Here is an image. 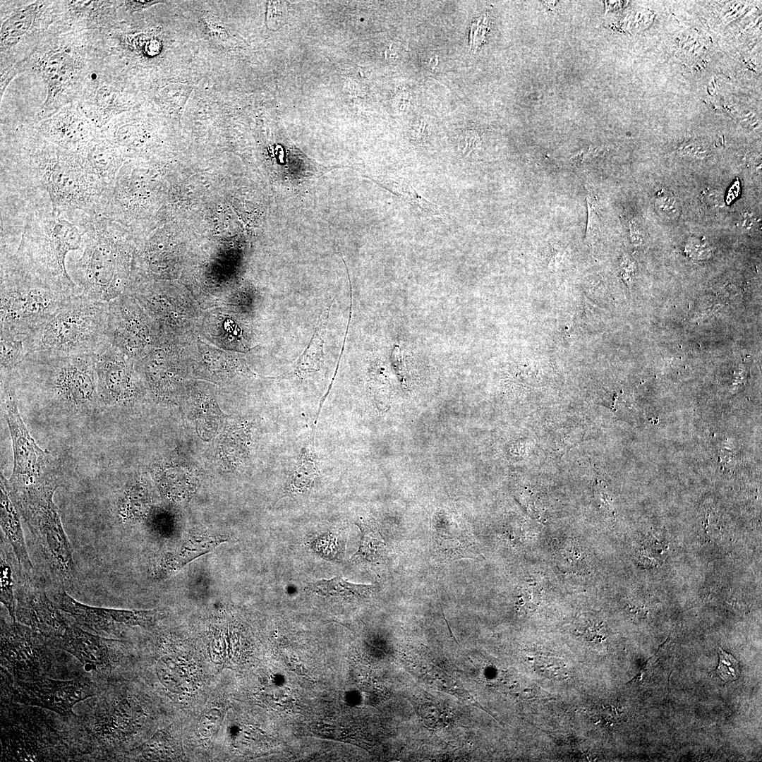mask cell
Wrapping results in <instances>:
<instances>
[{
    "label": "cell",
    "mask_w": 762,
    "mask_h": 762,
    "mask_svg": "<svg viewBox=\"0 0 762 762\" xmlns=\"http://www.w3.org/2000/svg\"><path fill=\"white\" fill-rule=\"evenodd\" d=\"M1 373H13L28 355L24 339L0 333Z\"/></svg>",
    "instance_id": "obj_30"
},
{
    "label": "cell",
    "mask_w": 762,
    "mask_h": 762,
    "mask_svg": "<svg viewBox=\"0 0 762 762\" xmlns=\"http://www.w3.org/2000/svg\"><path fill=\"white\" fill-rule=\"evenodd\" d=\"M356 525L361 531L358 550L351 557L354 563L374 562L384 554L385 544L377 528L368 522L360 521Z\"/></svg>",
    "instance_id": "obj_29"
},
{
    "label": "cell",
    "mask_w": 762,
    "mask_h": 762,
    "mask_svg": "<svg viewBox=\"0 0 762 762\" xmlns=\"http://www.w3.org/2000/svg\"><path fill=\"white\" fill-rule=\"evenodd\" d=\"M146 319L135 303L122 294L109 302L111 344L128 356L139 355L149 341Z\"/></svg>",
    "instance_id": "obj_16"
},
{
    "label": "cell",
    "mask_w": 762,
    "mask_h": 762,
    "mask_svg": "<svg viewBox=\"0 0 762 762\" xmlns=\"http://www.w3.org/2000/svg\"><path fill=\"white\" fill-rule=\"evenodd\" d=\"M308 588L321 596L362 598L367 597L374 589L373 585L356 584L340 576L321 579L309 584Z\"/></svg>",
    "instance_id": "obj_28"
},
{
    "label": "cell",
    "mask_w": 762,
    "mask_h": 762,
    "mask_svg": "<svg viewBox=\"0 0 762 762\" xmlns=\"http://www.w3.org/2000/svg\"><path fill=\"white\" fill-rule=\"evenodd\" d=\"M16 622L25 624L53 641L68 624L60 610L32 577L19 575L16 591Z\"/></svg>",
    "instance_id": "obj_14"
},
{
    "label": "cell",
    "mask_w": 762,
    "mask_h": 762,
    "mask_svg": "<svg viewBox=\"0 0 762 762\" xmlns=\"http://www.w3.org/2000/svg\"><path fill=\"white\" fill-rule=\"evenodd\" d=\"M756 224V219L752 213L749 212L742 213L738 222V226L742 230L751 231L754 229Z\"/></svg>",
    "instance_id": "obj_42"
},
{
    "label": "cell",
    "mask_w": 762,
    "mask_h": 762,
    "mask_svg": "<svg viewBox=\"0 0 762 762\" xmlns=\"http://www.w3.org/2000/svg\"><path fill=\"white\" fill-rule=\"evenodd\" d=\"M96 128L82 113L71 109L41 122L36 126V131L55 145L76 152L99 133Z\"/></svg>",
    "instance_id": "obj_18"
},
{
    "label": "cell",
    "mask_w": 762,
    "mask_h": 762,
    "mask_svg": "<svg viewBox=\"0 0 762 762\" xmlns=\"http://www.w3.org/2000/svg\"><path fill=\"white\" fill-rule=\"evenodd\" d=\"M654 206L658 214L663 218L674 219L680 214V205L677 198L664 189L656 193Z\"/></svg>",
    "instance_id": "obj_33"
},
{
    "label": "cell",
    "mask_w": 762,
    "mask_h": 762,
    "mask_svg": "<svg viewBox=\"0 0 762 762\" xmlns=\"http://www.w3.org/2000/svg\"><path fill=\"white\" fill-rule=\"evenodd\" d=\"M719 660L716 673L724 682L737 679L739 675V665L734 657L721 648L718 650Z\"/></svg>",
    "instance_id": "obj_34"
},
{
    "label": "cell",
    "mask_w": 762,
    "mask_h": 762,
    "mask_svg": "<svg viewBox=\"0 0 762 762\" xmlns=\"http://www.w3.org/2000/svg\"><path fill=\"white\" fill-rule=\"evenodd\" d=\"M96 355L33 352L16 371L26 387L40 397L71 409L84 410L99 402Z\"/></svg>",
    "instance_id": "obj_5"
},
{
    "label": "cell",
    "mask_w": 762,
    "mask_h": 762,
    "mask_svg": "<svg viewBox=\"0 0 762 762\" xmlns=\"http://www.w3.org/2000/svg\"><path fill=\"white\" fill-rule=\"evenodd\" d=\"M318 475L313 439L301 449L300 457L287 481L286 495H302L313 486Z\"/></svg>",
    "instance_id": "obj_26"
},
{
    "label": "cell",
    "mask_w": 762,
    "mask_h": 762,
    "mask_svg": "<svg viewBox=\"0 0 762 762\" xmlns=\"http://www.w3.org/2000/svg\"><path fill=\"white\" fill-rule=\"evenodd\" d=\"M75 65L74 58L66 52H56L45 61L42 72L48 89L47 109L72 81L76 73Z\"/></svg>",
    "instance_id": "obj_22"
},
{
    "label": "cell",
    "mask_w": 762,
    "mask_h": 762,
    "mask_svg": "<svg viewBox=\"0 0 762 762\" xmlns=\"http://www.w3.org/2000/svg\"><path fill=\"white\" fill-rule=\"evenodd\" d=\"M94 703L80 721L83 732L93 747L110 751L141 725L140 707L111 689Z\"/></svg>",
    "instance_id": "obj_11"
},
{
    "label": "cell",
    "mask_w": 762,
    "mask_h": 762,
    "mask_svg": "<svg viewBox=\"0 0 762 762\" xmlns=\"http://www.w3.org/2000/svg\"><path fill=\"white\" fill-rule=\"evenodd\" d=\"M59 609L76 623L98 635L111 638L121 627L150 628L164 616L162 610H122L92 607L80 603L61 587L54 595Z\"/></svg>",
    "instance_id": "obj_12"
},
{
    "label": "cell",
    "mask_w": 762,
    "mask_h": 762,
    "mask_svg": "<svg viewBox=\"0 0 762 762\" xmlns=\"http://www.w3.org/2000/svg\"><path fill=\"white\" fill-rule=\"evenodd\" d=\"M18 564L13 551L1 533L0 587L1 603L5 606L13 622H16L15 565Z\"/></svg>",
    "instance_id": "obj_25"
},
{
    "label": "cell",
    "mask_w": 762,
    "mask_h": 762,
    "mask_svg": "<svg viewBox=\"0 0 762 762\" xmlns=\"http://www.w3.org/2000/svg\"><path fill=\"white\" fill-rule=\"evenodd\" d=\"M89 215L33 210L13 217L24 222L18 243L1 250L11 253L21 265L61 291L70 295L81 294L68 274L66 258L71 250L81 248L83 224Z\"/></svg>",
    "instance_id": "obj_2"
},
{
    "label": "cell",
    "mask_w": 762,
    "mask_h": 762,
    "mask_svg": "<svg viewBox=\"0 0 762 762\" xmlns=\"http://www.w3.org/2000/svg\"><path fill=\"white\" fill-rule=\"evenodd\" d=\"M7 708L1 716L2 761L60 760V734L37 710Z\"/></svg>",
    "instance_id": "obj_8"
},
{
    "label": "cell",
    "mask_w": 762,
    "mask_h": 762,
    "mask_svg": "<svg viewBox=\"0 0 762 762\" xmlns=\"http://www.w3.org/2000/svg\"><path fill=\"white\" fill-rule=\"evenodd\" d=\"M224 540V538L211 536L190 539L174 552H167L159 557L152 565V575L155 579H161L172 574L190 561L209 552Z\"/></svg>",
    "instance_id": "obj_21"
},
{
    "label": "cell",
    "mask_w": 762,
    "mask_h": 762,
    "mask_svg": "<svg viewBox=\"0 0 762 762\" xmlns=\"http://www.w3.org/2000/svg\"><path fill=\"white\" fill-rule=\"evenodd\" d=\"M162 2V1H128L126 3L127 8L131 11V12H135Z\"/></svg>",
    "instance_id": "obj_43"
},
{
    "label": "cell",
    "mask_w": 762,
    "mask_h": 762,
    "mask_svg": "<svg viewBox=\"0 0 762 762\" xmlns=\"http://www.w3.org/2000/svg\"><path fill=\"white\" fill-rule=\"evenodd\" d=\"M98 401L115 406L129 403L139 388L128 356L111 344L96 355Z\"/></svg>",
    "instance_id": "obj_15"
},
{
    "label": "cell",
    "mask_w": 762,
    "mask_h": 762,
    "mask_svg": "<svg viewBox=\"0 0 762 762\" xmlns=\"http://www.w3.org/2000/svg\"><path fill=\"white\" fill-rule=\"evenodd\" d=\"M421 715L425 722L429 726L437 727L441 724V714L435 706L425 703L421 708Z\"/></svg>",
    "instance_id": "obj_37"
},
{
    "label": "cell",
    "mask_w": 762,
    "mask_h": 762,
    "mask_svg": "<svg viewBox=\"0 0 762 762\" xmlns=\"http://www.w3.org/2000/svg\"><path fill=\"white\" fill-rule=\"evenodd\" d=\"M20 8L11 14L1 26V47L13 45L32 28L39 11L38 4Z\"/></svg>",
    "instance_id": "obj_27"
},
{
    "label": "cell",
    "mask_w": 762,
    "mask_h": 762,
    "mask_svg": "<svg viewBox=\"0 0 762 762\" xmlns=\"http://www.w3.org/2000/svg\"><path fill=\"white\" fill-rule=\"evenodd\" d=\"M267 12V20L268 21V26H273L277 23L282 21L283 19L282 11L283 9H278L279 8V2H270Z\"/></svg>",
    "instance_id": "obj_41"
},
{
    "label": "cell",
    "mask_w": 762,
    "mask_h": 762,
    "mask_svg": "<svg viewBox=\"0 0 762 762\" xmlns=\"http://www.w3.org/2000/svg\"><path fill=\"white\" fill-rule=\"evenodd\" d=\"M24 344L28 354H98L111 344L109 302L76 294L25 338Z\"/></svg>",
    "instance_id": "obj_4"
},
{
    "label": "cell",
    "mask_w": 762,
    "mask_h": 762,
    "mask_svg": "<svg viewBox=\"0 0 762 762\" xmlns=\"http://www.w3.org/2000/svg\"><path fill=\"white\" fill-rule=\"evenodd\" d=\"M53 641L18 622L1 620V665L17 681L47 677L54 665Z\"/></svg>",
    "instance_id": "obj_10"
},
{
    "label": "cell",
    "mask_w": 762,
    "mask_h": 762,
    "mask_svg": "<svg viewBox=\"0 0 762 762\" xmlns=\"http://www.w3.org/2000/svg\"><path fill=\"white\" fill-rule=\"evenodd\" d=\"M20 516L1 476V528L17 560L19 574L32 577L33 567L25 544Z\"/></svg>",
    "instance_id": "obj_20"
},
{
    "label": "cell",
    "mask_w": 762,
    "mask_h": 762,
    "mask_svg": "<svg viewBox=\"0 0 762 762\" xmlns=\"http://www.w3.org/2000/svg\"><path fill=\"white\" fill-rule=\"evenodd\" d=\"M586 203L588 210V221L586 226L585 242L588 246L594 243L595 238L599 231V214L598 204L596 196L593 191L588 188L586 194Z\"/></svg>",
    "instance_id": "obj_32"
},
{
    "label": "cell",
    "mask_w": 762,
    "mask_h": 762,
    "mask_svg": "<svg viewBox=\"0 0 762 762\" xmlns=\"http://www.w3.org/2000/svg\"><path fill=\"white\" fill-rule=\"evenodd\" d=\"M83 226L82 254L68 260V274L83 294L109 302L128 285V243L119 224L104 217L89 216Z\"/></svg>",
    "instance_id": "obj_3"
},
{
    "label": "cell",
    "mask_w": 762,
    "mask_h": 762,
    "mask_svg": "<svg viewBox=\"0 0 762 762\" xmlns=\"http://www.w3.org/2000/svg\"><path fill=\"white\" fill-rule=\"evenodd\" d=\"M143 477L130 480L116 502V514L121 521H133L147 513L150 502L147 485Z\"/></svg>",
    "instance_id": "obj_23"
},
{
    "label": "cell",
    "mask_w": 762,
    "mask_h": 762,
    "mask_svg": "<svg viewBox=\"0 0 762 762\" xmlns=\"http://www.w3.org/2000/svg\"><path fill=\"white\" fill-rule=\"evenodd\" d=\"M83 166L107 188L114 182L121 163L119 149L99 133L75 152Z\"/></svg>",
    "instance_id": "obj_19"
},
{
    "label": "cell",
    "mask_w": 762,
    "mask_h": 762,
    "mask_svg": "<svg viewBox=\"0 0 762 762\" xmlns=\"http://www.w3.org/2000/svg\"><path fill=\"white\" fill-rule=\"evenodd\" d=\"M222 713L217 709H211L200 718L198 725L200 734L205 737L213 736L217 732L221 725Z\"/></svg>",
    "instance_id": "obj_35"
},
{
    "label": "cell",
    "mask_w": 762,
    "mask_h": 762,
    "mask_svg": "<svg viewBox=\"0 0 762 762\" xmlns=\"http://www.w3.org/2000/svg\"><path fill=\"white\" fill-rule=\"evenodd\" d=\"M598 150V148L593 147H589L587 149L581 150L573 155L570 158V161L576 165L582 164L596 155Z\"/></svg>",
    "instance_id": "obj_40"
},
{
    "label": "cell",
    "mask_w": 762,
    "mask_h": 762,
    "mask_svg": "<svg viewBox=\"0 0 762 762\" xmlns=\"http://www.w3.org/2000/svg\"><path fill=\"white\" fill-rule=\"evenodd\" d=\"M329 309L330 305L320 315L318 325L295 367L293 376L303 378L320 370L324 361V341Z\"/></svg>",
    "instance_id": "obj_24"
},
{
    "label": "cell",
    "mask_w": 762,
    "mask_h": 762,
    "mask_svg": "<svg viewBox=\"0 0 762 762\" xmlns=\"http://www.w3.org/2000/svg\"><path fill=\"white\" fill-rule=\"evenodd\" d=\"M141 754L147 761H164L176 757L178 746L172 737L161 730L140 746Z\"/></svg>",
    "instance_id": "obj_31"
},
{
    "label": "cell",
    "mask_w": 762,
    "mask_h": 762,
    "mask_svg": "<svg viewBox=\"0 0 762 762\" xmlns=\"http://www.w3.org/2000/svg\"><path fill=\"white\" fill-rule=\"evenodd\" d=\"M120 640L85 631L80 626L68 625L55 646L73 655L87 670H111L116 663V648Z\"/></svg>",
    "instance_id": "obj_17"
},
{
    "label": "cell",
    "mask_w": 762,
    "mask_h": 762,
    "mask_svg": "<svg viewBox=\"0 0 762 762\" xmlns=\"http://www.w3.org/2000/svg\"><path fill=\"white\" fill-rule=\"evenodd\" d=\"M628 226L631 243L636 247L641 246L644 242L645 236L639 222L635 219H631L629 221Z\"/></svg>",
    "instance_id": "obj_38"
},
{
    "label": "cell",
    "mask_w": 762,
    "mask_h": 762,
    "mask_svg": "<svg viewBox=\"0 0 762 762\" xmlns=\"http://www.w3.org/2000/svg\"><path fill=\"white\" fill-rule=\"evenodd\" d=\"M0 332L24 339L72 296L1 250Z\"/></svg>",
    "instance_id": "obj_6"
},
{
    "label": "cell",
    "mask_w": 762,
    "mask_h": 762,
    "mask_svg": "<svg viewBox=\"0 0 762 762\" xmlns=\"http://www.w3.org/2000/svg\"><path fill=\"white\" fill-rule=\"evenodd\" d=\"M684 251L688 256L696 260L708 258L712 253L709 243L703 238L694 237L688 239L684 247Z\"/></svg>",
    "instance_id": "obj_36"
},
{
    "label": "cell",
    "mask_w": 762,
    "mask_h": 762,
    "mask_svg": "<svg viewBox=\"0 0 762 762\" xmlns=\"http://www.w3.org/2000/svg\"><path fill=\"white\" fill-rule=\"evenodd\" d=\"M13 694L20 703L46 708L64 718H76L74 706L96 694L90 681L84 677L70 680L48 677L32 682L16 680Z\"/></svg>",
    "instance_id": "obj_13"
},
{
    "label": "cell",
    "mask_w": 762,
    "mask_h": 762,
    "mask_svg": "<svg viewBox=\"0 0 762 762\" xmlns=\"http://www.w3.org/2000/svg\"><path fill=\"white\" fill-rule=\"evenodd\" d=\"M59 486L54 476L17 490L6 485L51 573L61 587L73 588L77 575L73 550L53 500Z\"/></svg>",
    "instance_id": "obj_7"
},
{
    "label": "cell",
    "mask_w": 762,
    "mask_h": 762,
    "mask_svg": "<svg viewBox=\"0 0 762 762\" xmlns=\"http://www.w3.org/2000/svg\"><path fill=\"white\" fill-rule=\"evenodd\" d=\"M706 149L696 143H689L679 150V152L687 157L694 159L703 158L706 155Z\"/></svg>",
    "instance_id": "obj_39"
},
{
    "label": "cell",
    "mask_w": 762,
    "mask_h": 762,
    "mask_svg": "<svg viewBox=\"0 0 762 762\" xmlns=\"http://www.w3.org/2000/svg\"><path fill=\"white\" fill-rule=\"evenodd\" d=\"M17 143L13 154L1 156V200L27 211L99 215L107 188L83 166L75 152L35 131L24 134Z\"/></svg>",
    "instance_id": "obj_1"
},
{
    "label": "cell",
    "mask_w": 762,
    "mask_h": 762,
    "mask_svg": "<svg viewBox=\"0 0 762 762\" xmlns=\"http://www.w3.org/2000/svg\"><path fill=\"white\" fill-rule=\"evenodd\" d=\"M1 377L2 400L13 452V471L6 483L8 489L17 490L54 476L49 469L51 454L37 445L20 416L14 374L1 373Z\"/></svg>",
    "instance_id": "obj_9"
}]
</instances>
